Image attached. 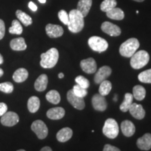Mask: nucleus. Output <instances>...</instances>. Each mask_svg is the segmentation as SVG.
I'll return each mask as SVG.
<instances>
[{
  "mask_svg": "<svg viewBox=\"0 0 151 151\" xmlns=\"http://www.w3.org/2000/svg\"><path fill=\"white\" fill-rule=\"evenodd\" d=\"M17 151H26V150H23V149H20V150H17Z\"/></svg>",
  "mask_w": 151,
  "mask_h": 151,
  "instance_id": "09e8293b",
  "label": "nucleus"
},
{
  "mask_svg": "<svg viewBox=\"0 0 151 151\" xmlns=\"http://www.w3.org/2000/svg\"><path fill=\"white\" fill-rule=\"evenodd\" d=\"M46 98L47 101H49L50 103L53 104H58L60 103V100H61L60 93L55 90L49 91L46 94Z\"/></svg>",
  "mask_w": 151,
  "mask_h": 151,
  "instance_id": "c85d7f7f",
  "label": "nucleus"
},
{
  "mask_svg": "<svg viewBox=\"0 0 151 151\" xmlns=\"http://www.w3.org/2000/svg\"><path fill=\"white\" fill-rule=\"evenodd\" d=\"M28 6L32 11H36L37 10V6L35 3L32 2V1H30L29 4H28Z\"/></svg>",
  "mask_w": 151,
  "mask_h": 151,
  "instance_id": "a19ab883",
  "label": "nucleus"
},
{
  "mask_svg": "<svg viewBox=\"0 0 151 151\" xmlns=\"http://www.w3.org/2000/svg\"><path fill=\"white\" fill-rule=\"evenodd\" d=\"M122 134L127 137H130L135 133L136 128L134 124L130 120H124L120 125Z\"/></svg>",
  "mask_w": 151,
  "mask_h": 151,
  "instance_id": "f3484780",
  "label": "nucleus"
},
{
  "mask_svg": "<svg viewBox=\"0 0 151 151\" xmlns=\"http://www.w3.org/2000/svg\"><path fill=\"white\" fill-rule=\"evenodd\" d=\"M81 67L82 70L86 73H94L97 71V63L96 61L92 58H88V59L83 60L80 63Z\"/></svg>",
  "mask_w": 151,
  "mask_h": 151,
  "instance_id": "ddd939ff",
  "label": "nucleus"
},
{
  "mask_svg": "<svg viewBox=\"0 0 151 151\" xmlns=\"http://www.w3.org/2000/svg\"><path fill=\"white\" fill-rule=\"evenodd\" d=\"M129 111L130 114L134 118L138 119V120L143 119L145 117V115H146V111L143 109L142 106L136 103H132V104L129 109Z\"/></svg>",
  "mask_w": 151,
  "mask_h": 151,
  "instance_id": "2eb2a0df",
  "label": "nucleus"
},
{
  "mask_svg": "<svg viewBox=\"0 0 151 151\" xmlns=\"http://www.w3.org/2000/svg\"><path fill=\"white\" fill-rule=\"evenodd\" d=\"M139 81L144 83H151V69L140 73L138 76Z\"/></svg>",
  "mask_w": 151,
  "mask_h": 151,
  "instance_id": "473e14b6",
  "label": "nucleus"
},
{
  "mask_svg": "<svg viewBox=\"0 0 151 151\" xmlns=\"http://www.w3.org/2000/svg\"><path fill=\"white\" fill-rule=\"evenodd\" d=\"M92 4V0H79L76 9L80 11L83 16L86 17L91 9Z\"/></svg>",
  "mask_w": 151,
  "mask_h": 151,
  "instance_id": "aec40b11",
  "label": "nucleus"
},
{
  "mask_svg": "<svg viewBox=\"0 0 151 151\" xmlns=\"http://www.w3.org/2000/svg\"><path fill=\"white\" fill-rule=\"evenodd\" d=\"M73 92L76 95L78 96V97L83 98L84 97L88 94V91H87V89H85V88L81 87L79 85H76V86H73Z\"/></svg>",
  "mask_w": 151,
  "mask_h": 151,
  "instance_id": "72a5a7b5",
  "label": "nucleus"
},
{
  "mask_svg": "<svg viewBox=\"0 0 151 151\" xmlns=\"http://www.w3.org/2000/svg\"><path fill=\"white\" fill-rule=\"evenodd\" d=\"M10 47L12 50H16V51H22L27 48V45H26L24 38L19 37L11 41Z\"/></svg>",
  "mask_w": 151,
  "mask_h": 151,
  "instance_id": "412c9836",
  "label": "nucleus"
},
{
  "mask_svg": "<svg viewBox=\"0 0 151 151\" xmlns=\"http://www.w3.org/2000/svg\"><path fill=\"white\" fill-rule=\"evenodd\" d=\"M92 104L96 111H104L107 108L106 100L100 94H96L92 97Z\"/></svg>",
  "mask_w": 151,
  "mask_h": 151,
  "instance_id": "9b49d317",
  "label": "nucleus"
},
{
  "mask_svg": "<svg viewBox=\"0 0 151 151\" xmlns=\"http://www.w3.org/2000/svg\"><path fill=\"white\" fill-rule=\"evenodd\" d=\"M4 62V58L2 55H1V54H0V65H1V64H3Z\"/></svg>",
  "mask_w": 151,
  "mask_h": 151,
  "instance_id": "37998d69",
  "label": "nucleus"
},
{
  "mask_svg": "<svg viewBox=\"0 0 151 151\" xmlns=\"http://www.w3.org/2000/svg\"><path fill=\"white\" fill-rule=\"evenodd\" d=\"M117 5V1L116 0H104L102 1L100 6V9L103 12L106 13L107 11L111 10V9L115 8Z\"/></svg>",
  "mask_w": 151,
  "mask_h": 151,
  "instance_id": "2f4dec72",
  "label": "nucleus"
},
{
  "mask_svg": "<svg viewBox=\"0 0 151 151\" xmlns=\"http://www.w3.org/2000/svg\"><path fill=\"white\" fill-rule=\"evenodd\" d=\"M150 60V56L146 50H139L136 52L131 57L130 65L134 69H139L145 67Z\"/></svg>",
  "mask_w": 151,
  "mask_h": 151,
  "instance_id": "20e7f679",
  "label": "nucleus"
},
{
  "mask_svg": "<svg viewBox=\"0 0 151 151\" xmlns=\"http://www.w3.org/2000/svg\"><path fill=\"white\" fill-rule=\"evenodd\" d=\"M112 89V84L109 81H104L100 83L99 88V92L101 95L105 96L108 95L110 93L111 90Z\"/></svg>",
  "mask_w": 151,
  "mask_h": 151,
  "instance_id": "c756f323",
  "label": "nucleus"
},
{
  "mask_svg": "<svg viewBox=\"0 0 151 151\" xmlns=\"http://www.w3.org/2000/svg\"><path fill=\"white\" fill-rule=\"evenodd\" d=\"M48 76L46 74H41L38 77L35 83V88L37 91L43 92L47 88L48 86Z\"/></svg>",
  "mask_w": 151,
  "mask_h": 151,
  "instance_id": "4be33fe9",
  "label": "nucleus"
},
{
  "mask_svg": "<svg viewBox=\"0 0 151 151\" xmlns=\"http://www.w3.org/2000/svg\"><path fill=\"white\" fill-rule=\"evenodd\" d=\"M133 1H137V2H142V1H144V0H133Z\"/></svg>",
  "mask_w": 151,
  "mask_h": 151,
  "instance_id": "de8ad7c7",
  "label": "nucleus"
},
{
  "mask_svg": "<svg viewBox=\"0 0 151 151\" xmlns=\"http://www.w3.org/2000/svg\"><path fill=\"white\" fill-rule=\"evenodd\" d=\"M39 1L41 4H44V3H46V0H39Z\"/></svg>",
  "mask_w": 151,
  "mask_h": 151,
  "instance_id": "49530a36",
  "label": "nucleus"
},
{
  "mask_svg": "<svg viewBox=\"0 0 151 151\" xmlns=\"http://www.w3.org/2000/svg\"><path fill=\"white\" fill-rule=\"evenodd\" d=\"M73 131L71 128L65 127L62 128L57 133L56 138L58 141L62 143H65L66 141H69L72 137Z\"/></svg>",
  "mask_w": 151,
  "mask_h": 151,
  "instance_id": "6ab92c4d",
  "label": "nucleus"
},
{
  "mask_svg": "<svg viewBox=\"0 0 151 151\" xmlns=\"http://www.w3.org/2000/svg\"><path fill=\"white\" fill-rule=\"evenodd\" d=\"M19 122V116L13 111L6 112L1 116V123L6 127H13Z\"/></svg>",
  "mask_w": 151,
  "mask_h": 151,
  "instance_id": "6e6552de",
  "label": "nucleus"
},
{
  "mask_svg": "<svg viewBox=\"0 0 151 151\" xmlns=\"http://www.w3.org/2000/svg\"><path fill=\"white\" fill-rule=\"evenodd\" d=\"M103 134L109 139H113L118 137L119 134V127L118 122L114 119L109 118L106 120L102 129Z\"/></svg>",
  "mask_w": 151,
  "mask_h": 151,
  "instance_id": "39448f33",
  "label": "nucleus"
},
{
  "mask_svg": "<svg viewBox=\"0 0 151 151\" xmlns=\"http://www.w3.org/2000/svg\"><path fill=\"white\" fill-rule=\"evenodd\" d=\"M5 35V24L1 19H0V40L2 39Z\"/></svg>",
  "mask_w": 151,
  "mask_h": 151,
  "instance_id": "4c0bfd02",
  "label": "nucleus"
},
{
  "mask_svg": "<svg viewBox=\"0 0 151 151\" xmlns=\"http://www.w3.org/2000/svg\"><path fill=\"white\" fill-rule=\"evenodd\" d=\"M31 129L36 134L39 139H46L48 136V129L46 124L42 120H37L32 122L31 125Z\"/></svg>",
  "mask_w": 151,
  "mask_h": 151,
  "instance_id": "0eeeda50",
  "label": "nucleus"
},
{
  "mask_svg": "<svg viewBox=\"0 0 151 151\" xmlns=\"http://www.w3.org/2000/svg\"><path fill=\"white\" fill-rule=\"evenodd\" d=\"M40 151H52V149L49 146H45L41 149Z\"/></svg>",
  "mask_w": 151,
  "mask_h": 151,
  "instance_id": "79ce46f5",
  "label": "nucleus"
},
{
  "mask_svg": "<svg viewBox=\"0 0 151 151\" xmlns=\"http://www.w3.org/2000/svg\"><path fill=\"white\" fill-rule=\"evenodd\" d=\"M146 89L143 86L137 85L133 88V94L132 95L134 98H135L138 101H142L146 97Z\"/></svg>",
  "mask_w": 151,
  "mask_h": 151,
  "instance_id": "a878e982",
  "label": "nucleus"
},
{
  "mask_svg": "<svg viewBox=\"0 0 151 151\" xmlns=\"http://www.w3.org/2000/svg\"><path fill=\"white\" fill-rule=\"evenodd\" d=\"M76 83L79 85L81 87L85 88V89H87V88H89L90 86V82L88 79L85 78L84 76H77L75 79Z\"/></svg>",
  "mask_w": 151,
  "mask_h": 151,
  "instance_id": "c9c22d12",
  "label": "nucleus"
},
{
  "mask_svg": "<svg viewBox=\"0 0 151 151\" xmlns=\"http://www.w3.org/2000/svg\"><path fill=\"white\" fill-rule=\"evenodd\" d=\"M101 29L104 32L111 37H118L121 34V29L116 24L111 23L110 22H103L101 26Z\"/></svg>",
  "mask_w": 151,
  "mask_h": 151,
  "instance_id": "9d476101",
  "label": "nucleus"
},
{
  "mask_svg": "<svg viewBox=\"0 0 151 151\" xmlns=\"http://www.w3.org/2000/svg\"><path fill=\"white\" fill-rule=\"evenodd\" d=\"M16 15L17 18H18V20L24 24V26H29L30 24L32 23V19L30 17L29 15H27L25 13H24L23 11L20 10H17L16 12Z\"/></svg>",
  "mask_w": 151,
  "mask_h": 151,
  "instance_id": "cd10ccee",
  "label": "nucleus"
},
{
  "mask_svg": "<svg viewBox=\"0 0 151 151\" xmlns=\"http://www.w3.org/2000/svg\"><path fill=\"white\" fill-rule=\"evenodd\" d=\"M106 16L112 20H121L124 18V14L121 9L115 7L111 10L107 11Z\"/></svg>",
  "mask_w": 151,
  "mask_h": 151,
  "instance_id": "b1692460",
  "label": "nucleus"
},
{
  "mask_svg": "<svg viewBox=\"0 0 151 151\" xmlns=\"http://www.w3.org/2000/svg\"><path fill=\"white\" fill-rule=\"evenodd\" d=\"M65 111L62 107H54L47 111L46 116L51 120H60L65 116Z\"/></svg>",
  "mask_w": 151,
  "mask_h": 151,
  "instance_id": "a211bd4d",
  "label": "nucleus"
},
{
  "mask_svg": "<svg viewBox=\"0 0 151 151\" xmlns=\"http://www.w3.org/2000/svg\"><path fill=\"white\" fill-rule=\"evenodd\" d=\"M103 151H121L116 146H111L110 144H106L104 147Z\"/></svg>",
  "mask_w": 151,
  "mask_h": 151,
  "instance_id": "58836bf2",
  "label": "nucleus"
},
{
  "mask_svg": "<svg viewBox=\"0 0 151 151\" xmlns=\"http://www.w3.org/2000/svg\"><path fill=\"white\" fill-rule=\"evenodd\" d=\"M46 32L50 38H58L63 35L64 29L58 24H48L46 27Z\"/></svg>",
  "mask_w": 151,
  "mask_h": 151,
  "instance_id": "4468645a",
  "label": "nucleus"
},
{
  "mask_svg": "<svg viewBox=\"0 0 151 151\" xmlns=\"http://www.w3.org/2000/svg\"><path fill=\"white\" fill-rule=\"evenodd\" d=\"M111 72H112V70H111L110 67H108V66L101 67L99 69V70L97 71L95 76H94V83L97 84H100L102 81H105L106 79L110 76Z\"/></svg>",
  "mask_w": 151,
  "mask_h": 151,
  "instance_id": "f8f14e48",
  "label": "nucleus"
},
{
  "mask_svg": "<svg viewBox=\"0 0 151 151\" xmlns=\"http://www.w3.org/2000/svg\"><path fill=\"white\" fill-rule=\"evenodd\" d=\"M134 97L131 93H126L124 94V99L123 102L120 106V109L122 112H127L129 111V109L131 106V105L133 103Z\"/></svg>",
  "mask_w": 151,
  "mask_h": 151,
  "instance_id": "bb28decb",
  "label": "nucleus"
},
{
  "mask_svg": "<svg viewBox=\"0 0 151 151\" xmlns=\"http://www.w3.org/2000/svg\"><path fill=\"white\" fill-rule=\"evenodd\" d=\"M139 41L136 38H130L122 43L119 49V52L122 56L131 58L139 48Z\"/></svg>",
  "mask_w": 151,
  "mask_h": 151,
  "instance_id": "7ed1b4c3",
  "label": "nucleus"
},
{
  "mask_svg": "<svg viewBox=\"0 0 151 151\" xmlns=\"http://www.w3.org/2000/svg\"><path fill=\"white\" fill-rule=\"evenodd\" d=\"M88 45L94 51L102 52L107 50L109 43L103 38L94 36L88 39Z\"/></svg>",
  "mask_w": 151,
  "mask_h": 151,
  "instance_id": "423d86ee",
  "label": "nucleus"
},
{
  "mask_svg": "<svg viewBox=\"0 0 151 151\" xmlns=\"http://www.w3.org/2000/svg\"><path fill=\"white\" fill-rule=\"evenodd\" d=\"M28 71L24 68H20L15 71L13 75V79L16 83H22L27 80L28 78Z\"/></svg>",
  "mask_w": 151,
  "mask_h": 151,
  "instance_id": "5701e85b",
  "label": "nucleus"
},
{
  "mask_svg": "<svg viewBox=\"0 0 151 151\" xmlns=\"http://www.w3.org/2000/svg\"><path fill=\"white\" fill-rule=\"evenodd\" d=\"M58 17L62 23L65 24H68L69 23V15L67 13V11L65 10H61L58 13Z\"/></svg>",
  "mask_w": 151,
  "mask_h": 151,
  "instance_id": "e433bc0d",
  "label": "nucleus"
},
{
  "mask_svg": "<svg viewBox=\"0 0 151 151\" xmlns=\"http://www.w3.org/2000/svg\"><path fill=\"white\" fill-rule=\"evenodd\" d=\"M40 107V100L36 96H32L28 99L27 108L30 113H35L39 109Z\"/></svg>",
  "mask_w": 151,
  "mask_h": 151,
  "instance_id": "393cba45",
  "label": "nucleus"
},
{
  "mask_svg": "<svg viewBox=\"0 0 151 151\" xmlns=\"http://www.w3.org/2000/svg\"><path fill=\"white\" fill-rule=\"evenodd\" d=\"M22 31H23V29H22V27L20 22L17 20H13L12 25L9 29V33L12 34V35H20L22 33Z\"/></svg>",
  "mask_w": 151,
  "mask_h": 151,
  "instance_id": "7c9ffc66",
  "label": "nucleus"
},
{
  "mask_svg": "<svg viewBox=\"0 0 151 151\" xmlns=\"http://www.w3.org/2000/svg\"><path fill=\"white\" fill-rule=\"evenodd\" d=\"M64 76H64V73H60L59 74H58V77H59V78H64Z\"/></svg>",
  "mask_w": 151,
  "mask_h": 151,
  "instance_id": "c03bdc74",
  "label": "nucleus"
},
{
  "mask_svg": "<svg viewBox=\"0 0 151 151\" xmlns=\"http://www.w3.org/2000/svg\"><path fill=\"white\" fill-rule=\"evenodd\" d=\"M137 146L140 150H149L151 148V134L146 133L138 139Z\"/></svg>",
  "mask_w": 151,
  "mask_h": 151,
  "instance_id": "dca6fc26",
  "label": "nucleus"
},
{
  "mask_svg": "<svg viewBox=\"0 0 151 151\" xmlns=\"http://www.w3.org/2000/svg\"><path fill=\"white\" fill-rule=\"evenodd\" d=\"M67 100L75 109L78 110H83L85 108V101L83 98L78 97L73 93V90H69L67 94Z\"/></svg>",
  "mask_w": 151,
  "mask_h": 151,
  "instance_id": "1a4fd4ad",
  "label": "nucleus"
},
{
  "mask_svg": "<svg viewBox=\"0 0 151 151\" xmlns=\"http://www.w3.org/2000/svg\"><path fill=\"white\" fill-rule=\"evenodd\" d=\"M59 59V52L58 49L52 48L48 51L41 55L40 65L45 69H51L58 63Z\"/></svg>",
  "mask_w": 151,
  "mask_h": 151,
  "instance_id": "f03ea898",
  "label": "nucleus"
},
{
  "mask_svg": "<svg viewBox=\"0 0 151 151\" xmlns=\"http://www.w3.org/2000/svg\"><path fill=\"white\" fill-rule=\"evenodd\" d=\"M68 29L73 33L80 32L84 27V17L77 9H73L69 14Z\"/></svg>",
  "mask_w": 151,
  "mask_h": 151,
  "instance_id": "f257e3e1",
  "label": "nucleus"
},
{
  "mask_svg": "<svg viewBox=\"0 0 151 151\" xmlns=\"http://www.w3.org/2000/svg\"><path fill=\"white\" fill-rule=\"evenodd\" d=\"M3 74H4V71H3V69L0 68V77L2 76Z\"/></svg>",
  "mask_w": 151,
  "mask_h": 151,
  "instance_id": "a18cd8bd",
  "label": "nucleus"
},
{
  "mask_svg": "<svg viewBox=\"0 0 151 151\" xmlns=\"http://www.w3.org/2000/svg\"><path fill=\"white\" fill-rule=\"evenodd\" d=\"M0 91L4 93H11L14 91V85L10 82H5L0 83Z\"/></svg>",
  "mask_w": 151,
  "mask_h": 151,
  "instance_id": "f704fd0d",
  "label": "nucleus"
},
{
  "mask_svg": "<svg viewBox=\"0 0 151 151\" xmlns=\"http://www.w3.org/2000/svg\"><path fill=\"white\" fill-rule=\"evenodd\" d=\"M7 105L5 103L0 102V117L3 116L4 113L7 112Z\"/></svg>",
  "mask_w": 151,
  "mask_h": 151,
  "instance_id": "ea45409f",
  "label": "nucleus"
}]
</instances>
